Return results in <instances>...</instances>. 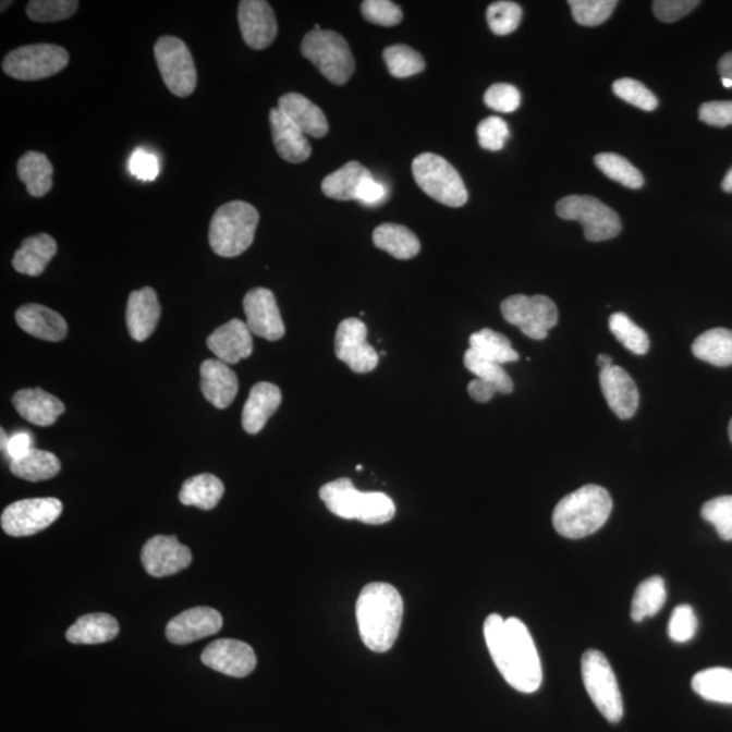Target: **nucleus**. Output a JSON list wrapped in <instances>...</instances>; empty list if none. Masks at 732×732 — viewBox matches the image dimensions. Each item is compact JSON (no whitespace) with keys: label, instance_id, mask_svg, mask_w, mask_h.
<instances>
[{"label":"nucleus","instance_id":"1","mask_svg":"<svg viewBox=\"0 0 732 732\" xmlns=\"http://www.w3.org/2000/svg\"><path fill=\"white\" fill-rule=\"evenodd\" d=\"M485 639L493 663L504 681L515 691L540 690L542 669L539 652L523 621L490 614L485 621Z\"/></svg>","mask_w":732,"mask_h":732},{"label":"nucleus","instance_id":"2","mask_svg":"<svg viewBox=\"0 0 732 732\" xmlns=\"http://www.w3.org/2000/svg\"><path fill=\"white\" fill-rule=\"evenodd\" d=\"M356 615L364 645L375 652L390 651L401 632V593L385 582H371L359 593Z\"/></svg>","mask_w":732,"mask_h":732},{"label":"nucleus","instance_id":"3","mask_svg":"<svg viewBox=\"0 0 732 732\" xmlns=\"http://www.w3.org/2000/svg\"><path fill=\"white\" fill-rule=\"evenodd\" d=\"M612 508V498L606 488L586 485L569 493L557 504L552 524L565 539H584L606 525Z\"/></svg>","mask_w":732,"mask_h":732},{"label":"nucleus","instance_id":"4","mask_svg":"<svg viewBox=\"0 0 732 732\" xmlns=\"http://www.w3.org/2000/svg\"><path fill=\"white\" fill-rule=\"evenodd\" d=\"M319 496L337 517L382 525L395 517L396 508L385 492H363L349 478H340L320 488Z\"/></svg>","mask_w":732,"mask_h":732},{"label":"nucleus","instance_id":"5","mask_svg":"<svg viewBox=\"0 0 732 732\" xmlns=\"http://www.w3.org/2000/svg\"><path fill=\"white\" fill-rule=\"evenodd\" d=\"M258 223L259 213L252 204L236 199L221 205L210 220V248L220 257H240L252 246Z\"/></svg>","mask_w":732,"mask_h":732},{"label":"nucleus","instance_id":"6","mask_svg":"<svg viewBox=\"0 0 732 732\" xmlns=\"http://www.w3.org/2000/svg\"><path fill=\"white\" fill-rule=\"evenodd\" d=\"M302 54L332 85H345L356 70L351 47L337 32H309L303 38Z\"/></svg>","mask_w":732,"mask_h":732},{"label":"nucleus","instance_id":"7","mask_svg":"<svg viewBox=\"0 0 732 732\" xmlns=\"http://www.w3.org/2000/svg\"><path fill=\"white\" fill-rule=\"evenodd\" d=\"M413 175L427 196L447 207L460 208L468 202L462 175L440 155H418L413 162Z\"/></svg>","mask_w":732,"mask_h":732},{"label":"nucleus","instance_id":"8","mask_svg":"<svg viewBox=\"0 0 732 732\" xmlns=\"http://www.w3.org/2000/svg\"><path fill=\"white\" fill-rule=\"evenodd\" d=\"M581 669L586 691L598 711L608 722L619 723L624 715L623 697L607 657L598 650L586 651Z\"/></svg>","mask_w":732,"mask_h":732},{"label":"nucleus","instance_id":"9","mask_svg":"<svg viewBox=\"0 0 732 732\" xmlns=\"http://www.w3.org/2000/svg\"><path fill=\"white\" fill-rule=\"evenodd\" d=\"M70 54L53 44L20 47L5 54L2 69L16 81H40L51 77L69 65Z\"/></svg>","mask_w":732,"mask_h":732},{"label":"nucleus","instance_id":"10","mask_svg":"<svg viewBox=\"0 0 732 732\" xmlns=\"http://www.w3.org/2000/svg\"><path fill=\"white\" fill-rule=\"evenodd\" d=\"M560 219L578 221L590 242L613 240L621 231L619 215L591 196H568L557 204Z\"/></svg>","mask_w":732,"mask_h":732},{"label":"nucleus","instance_id":"11","mask_svg":"<svg viewBox=\"0 0 732 732\" xmlns=\"http://www.w3.org/2000/svg\"><path fill=\"white\" fill-rule=\"evenodd\" d=\"M154 53L166 87L176 97L192 96L197 87V70L186 44L174 36H163L155 44Z\"/></svg>","mask_w":732,"mask_h":732},{"label":"nucleus","instance_id":"12","mask_svg":"<svg viewBox=\"0 0 732 732\" xmlns=\"http://www.w3.org/2000/svg\"><path fill=\"white\" fill-rule=\"evenodd\" d=\"M501 310L508 324L535 341L546 340L548 331L558 325L557 304L547 296H510L502 302Z\"/></svg>","mask_w":732,"mask_h":732},{"label":"nucleus","instance_id":"13","mask_svg":"<svg viewBox=\"0 0 732 732\" xmlns=\"http://www.w3.org/2000/svg\"><path fill=\"white\" fill-rule=\"evenodd\" d=\"M63 512L58 498H33L11 503L2 514V528L9 536L27 537L52 525Z\"/></svg>","mask_w":732,"mask_h":732},{"label":"nucleus","instance_id":"14","mask_svg":"<svg viewBox=\"0 0 732 732\" xmlns=\"http://www.w3.org/2000/svg\"><path fill=\"white\" fill-rule=\"evenodd\" d=\"M368 329L364 321L349 318L338 326L335 334V356L349 365L354 374L364 375L376 369L379 356L369 345Z\"/></svg>","mask_w":732,"mask_h":732},{"label":"nucleus","instance_id":"15","mask_svg":"<svg viewBox=\"0 0 732 732\" xmlns=\"http://www.w3.org/2000/svg\"><path fill=\"white\" fill-rule=\"evenodd\" d=\"M246 325L253 335L274 342L285 335L284 320L281 318L273 292L266 288H254L243 298Z\"/></svg>","mask_w":732,"mask_h":732},{"label":"nucleus","instance_id":"16","mask_svg":"<svg viewBox=\"0 0 732 732\" xmlns=\"http://www.w3.org/2000/svg\"><path fill=\"white\" fill-rule=\"evenodd\" d=\"M192 560L191 548L181 545L175 536H154L142 549L143 568L155 578L179 574Z\"/></svg>","mask_w":732,"mask_h":732},{"label":"nucleus","instance_id":"17","mask_svg":"<svg viewBox=\"0 0 732 732\" xmlns=\"http://www.w3.org/2000/svg\"><path fill=\"white\" fill-rule=\"evenodd\" d=\"M202 661L219 673L243 679L257 668L253 647L236 639H219L210 643L202 654Z\"/></svg>","mask_w":732,"mask_h":732},{"label":"nucleus","instance_id":"18","mask_svg":"<svg viewBox=\"0 0 732 732\" xmlns=\"http://www.w3.org/2000/svg\"><path fill=\"white\" fill-rule=\"evenodd\" d=\"M237 21L244 42L255 51L270 47L279 33L274 11L264 0H242Z\"/></svg>","mask_w":732,"mask_h":732},{"label":"nucleus","instance_id":"19","mask_svg":"<svg viewBox=\"0 0 732 732\" xmlns=\"http://www.w3.org/2000/svg\"><path fill=\"white\" fill-rule=\"evenodd\" d=\"M223 615L209 607H196L175 615L166 626V636L174 645H188L218 634L223 629Z\"/></svg>","mask_w":732,"mask_h":732},{"label":"nucleus","instance_id":"20","mask_svg":"<svg viewBox=\"0 0 732 732\" xmlns=\"http://www.w3.org/2000/svg\"><path fill=\"white\" fill-rule=\"evenodd\" d=\"M464 365L471 374L476 376V379L468 385L469 396L475 402L487 403L496 393L508 395L513 392V380L510 379L502 365L488 362L476 354L473 349L465 352Z\"/></svg>","mask_w":732,"mask_h":732},{"label":"nucleus","instance_id":"21","mask_svg":"<svg viewBox=\"0 0 732 732\" xmlns=\"http://www.w3.org/2000/svg\"><path fill=\"white\" fill-rule=\"evenodd\" d=\"M208 347L220 362L235 365L252 356L254 342L246 321L232 319L208 338Z\"/></svg>","mask_w":732,"mask_h":732},{"label":"nucleus","instance_id":"22","mask_svg":"<svg viewBox=\"0 0 732 732\" xmlns=\"http://www.w3.org/2000/svg\"><path fill=\"white\" fill-rule=\"evenodd\" d=\"M600 385L610 410L620 419H631L639 407V391L634 379L618 365L601 370Z\"/></svg>","mask_w":732,"mask_h":732},{"label":"nucleus","instance_id":"23","mask_svg":"<svg viewBox=\"0 0 732 732\" xmlns=\"http://www.w3.org/2000/svg\"><path fill=\"white\" fill-rule=\"evenodd\" d=\"M160 314L162 308L152 288L146 286L133 291L126 305V326L133 340L136 342L148 340L157 329Z\"/></svg>","mask_w":732,"mask_h":732},{"label":"nucleus","instance_id":"24","mask_svg":"<svg viewBox=\"0 0 732 732\" xmlns=\"http://www.w3.org/2000/svg\"><path fill=\"white\" fill-rule=\"evenodd\" d=\"M269 121L276 151L280 157L290 163L305 162L313 154V148L301 127L293 124L279 108L270 110Z\"/></svg>","mask_w":732,"mask_h":732},{"label":"nucleus","instance_id":"25","mask_svg":"<svg viewBox=\"0 0 732 732\" xmlns=\"http://www.w3.org/2000/svg\"><path fill=\"white\" fill-rule=\"evenodd\" d=\"M202 374V391L205 399L216 408L224 410L230 406L240 390V381L229 364L220 359H207L199 368Z\"/></svg>","mask_w":732,"mask_h":732},{"label":"nucleus","instance_id":"26","mask_svg":"<svg viewBox=\"0 0 732 732\" xmlns=\"http://www.w3.org/2000/svg\"><path fill=\"white\" fill-rule=\"evenodd\" d=\"M15 320L27 334L44 341H63L69 332L63 316L41 304L22 305L16 309Z\"/></svg>","mask_w":732,"mask_h":732},{"label":"nucleus","instance_id":"27","mask_svg":"<svg viewBox=\"0 0 732 732\" xmlns=\"http://www.w3.org/2000/svg\"><path fill=\"white\" fill-rule=\"evenodd\" d=\"M13 403L22 418L37 426L53 425L65 410L63 402L41 388H27L16 392Z\"/></svg>","mask_w":732,"mask_h":732},{"label":"nucleus","instance_id":"28","mask_svg":"<svg viewBox=\"0 0 732 732\" xmlns=\"http://www.w3.org/2000/svg\"><path fill=\"white\" fill-rule=\"evenodd\" d=\"M282 401L280 388L271 382H258L249 391L242 413V426L248 435H258Z\"/></svg>","mask_w":732,"mask_h":732},{"label":"nucleus","instance_id":"29","mask_svg":"<svg viewBox=\"0 0 732 732\" xmlns=\"http://www.w3.org/2000/svg\"><path fill=\"white\" fill-rule=\"evenodd\" d=\"M282 113L296 124L307 136L325 137L329 133V121L324 110L298 93H288L279 99Z\"/></svg>","mask_w":732,"mask_h":732},{"label":"nucleus","instance_id":"30","mask_svg":"<svg viewBox=\"0 0 732 732\" xmlns=\"http://www.w3.org/2000/svg\"><path fill=\"white\" fill-rule=\"evenodd\" d=\"M57 253L58 244L51 235L38 234L26 237L14 254L13 268L21 274L41 276Z\"/></svg>","mask_w":732,"mask_h":732},{"label":"nucleus","instance_id":"31","mask_svg":"<svg viewBox=\"0 0 732 732\" xmlns=\"http://www.w3.org/2000/svg\"><path fill=\"white\" fill-rule=\"evenodd\" d=\"M120 625L118 620L108 613H90L82 615L66 631V640L72 645H101L118 637Z\"/></svg>","mask_w":732,"mask_h":732},{"label":"nucleus","instance_id":"32","mask_svg":"<svg viewBox=\"0 0 732 732\" xmlns=\"http://www.w3.org/2000/svg\"><path fill=\"white\" fill-rule=\"evenodd\" d=\"M374 243L377 248L402 260L413 259L420 252L417 235L401 224L385 223L377 227L374 231Z\"/></svg>","mask_w":732,"mask_h":732},{"label":"nucleus","instance_id":"33","mask_svg":"<svg viewBox=\"0 0 732 732\" xmlns=\"http://www.w3.org/2000/svg\"><path fill=\"white\" fill-rule=\"evenodd\" d=\"M16 173L33 197L40 198L52 191L53 166L47 155L37 151L26 152L16 166Z\"/></svg>","mask_w":732,"mask_h":732},{"label":"nucleus","instance_id":"34","mask_svg":"<svg viewBox=\"0 0 732 732\" xmlns=\"http://www.w3.org/2000/svg\"><path fill=\"white\" fill-rule=\"evenodd\" d=\"M224 496V485L218 476L202 474L193 476L183 484L180 501L185 507L212 510Z\"/></svg>","mask_w":732,"mask_h":732},{"label":"nucleus","instance_id":"35","mask_svg":"<svg viewBox=\"0 0 732 732\" xmlns=\"http://www.w3.org/2000/svg\"><path fill=\"white\" fill-rule=\"evenodd\" d=\"M60 469L61 464L57 454L35 448L26 456L10 462L11 474L33 484L54 478Z\"/></svg>","mask_w":732,"mask_h":732},{"label":"nucleus","instance_id":"36","mask_svg":"<svg viewBox=\"0 0 732 732\" xmlns=\"http://www.w3.org/2000/svg\"><path fill=\"white\" fill-rule=\"evenodd\" d=\"M692 352L695 357L715 366L732 365V331L712 329L693 342Z\"/></svg>","mask_w":732,"mask_h":732},{"label":"nucleus","instance_id":"37","mask_svg":"<svg viewBox=\"0 0 732 732\" xmlns=\"http://www.w3.org/2000/svg\"><path fill=\"white\" fill-rule=\"evenodd\" d=\"M370 173L358 162H349L334 173L327 175L321 182V192L329 198L338 202L356 199L357 188Z\"/></svg>","mask_w":732,"mask_h":732},{"label":"nucleus","instance_id":"38","mask_svg":"<svg viewBox=\"0 0 732 732\" xmlns=\"http://www.w3.org/2000/svg\"><path fill=\"white\" fill-rule=\"evenodd\" d=\"M692 687L704 700L732 704V669L711 668L698 671L693 676Z\"/></svg>","mask_w":732,"mask_h":732},{"label":"nucleus","instance_id":"39","mask_svg":"<svg viewBox=\"0 0 732 732\" xmlns=\"http://www.w3.org/2000/svg\"><path fill=\"white\" fill-rule=\"evenodd\" d=\"M667 602V586L661 576H651L643 581L632 598L631 618L640 623V621L652 618L661 610Z\"/></svg>","mask_w":732,"mask_h":732},{"label":"nucleus","instance_id":"40","mask_svg":"<svg viewBox=\"0 0 732 732\" xmlns=\"http://www.w3.org/2000/svg\"><path fill=\"white\" fill-rule=\"evenodd\" d=\"M469 349L488 362L499 365L515 363L520 354L514 351L512 342L497 331L484 329L469 337Z\"/></svg>","mask_w":732,"mask_h":732},{"label":"nucleus","instance_id":"41","mask_svg":"<svg viewBox=\"0 0 732 732\" xmlns=\"http://www.w3.org/2000/svg\"><path fill=\"white\" fill-rule=\"evenodd\" d=\"M595 163L608 179L619 182L625 187L640 188L645 185V179H643L639 169H636L634 164L618 154H598Z\"/></svg>","mask_w":732,"mask_h":732},{"label":"nucleus","instance_id":"42","mask_svg":"<svg viewBox=\"0 0 732 732\" xmlns=\"http://www.w3.org/2000/svg\"><path fill=\"white\" fill-rule=\"evenodd\" d=\"M382 58L390 74L399 80L420 74L426 65L423 54L403 44L386 48Z\"/></svg>","mask_w":732,"mask_h":732},{"label":"nucleus","instance_id":"43","mask_svg":"<svg viewBox=\"0 0 732 732\" xmlns=\"http://www.w3.org/2000/svg\"><path fill=\"white\" fill-rule=\"evenodd\" d=\"M609 329L630 352L643 356L650 351V338L647 332L636 326L625 314L615 313L610 316Z\"/></svg>","mask_w":732,"mask_h":732},{"label":"nucleus","instance_id":"44","mask_svg":"<svg viewBox=\"0 0 732 732\" xmlns=\"http://www.w3.org/2000/svg\"><path fill=\"white\" fill-rule=\"evenodd\" d=\"M80 8L76 0H32L27 3L26 14L32 21L51 24L71 19Z\"/></svg>","mask_w":732,"mask_h":732},{"label":"nucleus","instance_id":"45","mask_svg":"<svg viewBox=\"0 0 732 732\" xmlns=\"http://www.w3.org/2000/svg\"><path fill=\"white\" fill-rule=\"evenodd\" d=\"M486 19L493 35L508 36L517 30L523 20V9L518 3L503 0L488 5Z\"/></svg>","mask_w":732,"mask_h":732},{"label":"nucleus","instance_id":"46","mask_svg":"<svg viewBox=\"0 0 732 732\" xmlns=\"http://www.w3.org/2000/svg\"><path fill=\"white\" fill-rule=\"evenodd\" d=\"M571 13L582 26L602 25L612 15L618 2L615 0H570Z\"/></svg>","mask_w":732,"mask_h":732},{"label":"nucleus","instance_id":"47","mask_svg":"<svg viewBox=\"0 0 732 732\" xmlns=\"http://www.w3.org/2000/svg\"><path fill=\"white\" fill-rule=\"evenodd\" d=\"M703 518L712 524L720 539L732 540V496L711 499L703 504Z\"/></svg>","mask_w":732,"mask_h":732},{"label":"nucleus","instance_id":"48","mask_svg":"<svg viewBox=\"0 0 732 732\" xmlns=\"http://www.w3.org/2000/svg\"><path fill=\"white\" fill-rule=\"evenodd\" d=\"M612 88L615 96L645 112H654L658 108V98L639 81L623 77L615 81Z\"/></svg>","mask_w":732,"mask_h":732},{"label":"nucleus","instance_id":"49","mask_svg":"<svg viewBox=\"0 0 732 732\" xmlns=\"http://www.w3.org/2000/svg\"><path fill=\"white\" fill-rule=\"evenodd\" d=\"M362 13L365 21L385 27L396 26L403 20L401 8L390 0H365Z\"/></svg>","mask_w":732,"mask_h":732},{"label":"nucleus","instance_id":"50","mask_svg":"<svg viewBox=\"0 0 732 732\" xmlns=\"http://www.w3.org/2000/svg\"><path fill=\"white\" fill-rule=\"evenodd\" d=\"M485 103L499 113H514L521 105L518 88L509 83H496L485 93Z\"/></svg>","mask_w":732,"mask_h":732},{"label":"nucleus","instance_id":"51","mask_svg":"<svg viewBox=\"0 0 732 732\" xmlns=\"http://www.w3.org/2000/svg\"><path fill=\"white\" fill-rule=\"evenodd\" d=\"M476 133H478L480 147L488 151H501L510 135L507 121L497 115L481 121Z\"/></svg>","mask_w":732,"mask_h":732},{"label":"nucleus","instance_id":"52","mask_svg":"<svg viewBox=\"0 0 732 732\" xmlns=\"http://www.w3.org/2000/svg\"><path fill=\"white\" fill-rule=\"evenodd\" d=\"M697 618L691 606H679L671 613L669 621V636L675 643H686L695 637Z\"/></svg>","mask_w":732,"mask_h":732},{"label":"nucleus","instance_id":"53","mask_svg":"<svg viewBox=\"0 0 732 732\" xmlns=\"http://www.w3.org/2000/svg\"><path fill=\"white\" fill-rule=\"evenodd\" d=\"M700 2L697 0H656L652 3L654 14L662 22H675L684 19Z\"/></svg>","mask_w":732,"mask_h":732},{"label":"nucleus","instance_id":"54","mask_svg":"<svg viewBox=\"0 0 732 732\" xmlns=\"http://www.w3.org/2000/svg\"><path fill=\"white\" fill-rule=\"evenodd\" d=\"M130 170L141 181H154L159 175V159L146 149H136L130 160Z\"/></svg>","mask_w":732,"mask_h":732},{"label":"nucleus","instance_id":"55","mask_svg":"<svg viewBox=\"0 0 732 732\" xmlns=\"http://www.w3.org/2000/svg\"><path fill=\"white\" fill-rule=\"evenodd\" d=\"M698 119L711 126L732 125V101H712L703 103Z\"/></svg>","mask_w":732,"mask_h":732},{"label":"nucleus","instance_id":"56","mask_svg":"<svg viewBox=\"0 0 732 732\" xmlns=\"http://www.w3.org/2000/svg\"><path fill=\"white\" fill-rule=\"evenodd\" d=\"M388 191L381 182L376 181L371 174L366 176L357 188L356 199L364 205L375 207V205L385 202Z\"/></svg>","mask_w":732,"mask_h":732},{"label":"nucleus","instance_id":"57","mask_svg":"<svg viewBox=\"0 0 732 732\" xmlns=\"http://www.w3.org/2000/svg\"><path fill=\"white\" fill-rule=\"evenodd\" d=\"M33 449V437L30 432L20 431L15 432L13 437L9 438L8 446L4 448L5 456L10 462L26 456Z\"/></svg>","mask_w":732,"mask_h":732},{"label":"nucleus","instance_id":"58","mask_svg":"<svg viewBox=\"0 0 732 732\" xmlns=\"http://www.w3.org/2000/svg\"><path fill=\"white\" fill-rule=\"evenodd\" d=\"M719 74L732 81V52L725 53L718 64Z\"/></svg>","mask_w":732,"mask_h":732},{"label":"nucleus","instance_id":"59","mask_svg":"<svg viewBox=\"0 0 732 732\" xmlns=\"http://www.w3.org/2000/svg\"><path fill=\"white\" fill-rule=\"evenodd\" d=\"M597 364L600 366L601 370L610 368V366H613L612 358L607 356V354H600L597 358Z\"/></svg>","mask_w":732,"mask_h":732},{"label":"nucleus","instance_id":"60","mask_svg":"<svg viewBox=\"0 0 732 732\" xmlns=\"http://www.w3.org/2000/svg\"><path fill=\"white\" fill-rule=\"evenodd\" d=\"M722 187L724 192L732 193V168L729 170V173L725 174Z\"/></svg>","mask_w":732,"mask_h":732},{"label":"nucleus","instance_id":"61","mask_svg":"<svg viewBox=\"0 0 732 732\" xmlns=\"http://www.w3.org/2000/svg\"><path fill=\"white\" fill-rule=\"evenodd\" d=\"M0 435H2V451H4L5 446H8L9 438L5 436V431L3 429L0 431Z\"/></svg>","mask_w":732,"mask_h":732},{"label":"nucleus","instance_id":"62","mask_svg":"<svg viewBox=\"0 0 732 732\" xmlns=\"http://www.w3.org/2000/svg\"><path fill=\"white\" fill-rule=\"evenodd\" d=\"M722 83L725 88H731L732 87V81L728 80V77H722Z\"/></svg>","mask_w":732,"mask_h":732},{"label":"nucleus","instance_id":"63","mask_svg":"<svg viewBox=\"0 0 732 732\" xmlns=\"http://www.w3.org/2000/svg\"><path fill=\"white\" fill-rule=\"evenodd\" d=\"M10 4H13V2H4V0H3V2H2V13L5 9H9Z\"/></svg>","mask_w":732,"mask_h":732},{"label":"nucleus","instance_id":"64","mask_svg":"<svg viewBox=\"0 0 732 732\" xmlns=\"http://www.w3.org/2000/svg\"><path fill=\"white\" fill-rule=\"evenodd\" d=\"M729 436H730V440L732 442V419H731V423H730V426H729Z\"/></svg>","mask_w":732,"mask_h":732}]
</instances>
